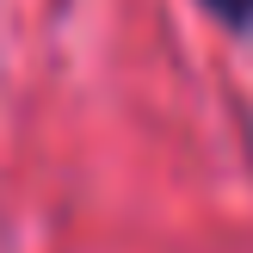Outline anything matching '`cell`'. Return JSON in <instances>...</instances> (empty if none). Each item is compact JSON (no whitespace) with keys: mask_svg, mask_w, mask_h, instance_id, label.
Masks as SVG:
<instances>
[{"mask_svg":"<svg viewBox=\"0 0 253 253\" xmlns=\"http://www.w3.org/2000/svg\"><path fill=\"white\" fill-rule=\"evenodd\" d=\"M204 12H216L229 31H253V0H198Z\"/></svg>","mask_w":253,"mask_h":253,"instance_id":"1","label":"cell"}]
</instances>
